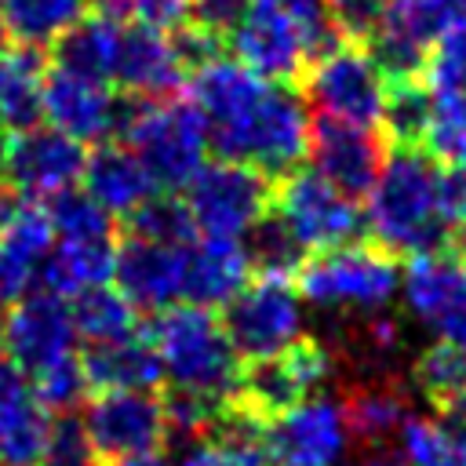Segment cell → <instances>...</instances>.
Listing matches in <instances>:
<instances>
[{
  "instance_id": "obj_34",
  "label": "cell",
  "mask_w": 466,
  "mask_h": 466,
  "mask_svg": "<svg viewBox=\"0 0 466 466\" xmlns=\"http://www.w3.org/2000/svg\"><path fill=\"white\" fill-rule=\"evenodd\" d=\"M411 386L419 397H426L437 411L451 408L466 397V350L437 339L411 360Z\"/></svg>"
},
{
  "instance_id": "obj_47",
  "label": "cell",
  "mask_w": 466,
  "mask_h": 466,
  "mask_svg": "<svg viewBox=\"0 0 466 466\" xmlns=\"http://www.w3.org/2000/svg\"><path fill=\"white\" fill-rule=\"evenodd\" d=\"M437 197H441V211L448 226L451 229L462 226L466 222V164H441Z\"/></svg>"
},
{
  "instance_id": "obj_10",
  "label": "cell",
  "mask_w": 466,
  "mask_h": 466,
  "mask_svg": "<svg viewBox=\"0 0 466 466\" xmlns=\"http://www.w3.org/2000/svg\"><path fill=\"white\" fill-rule=\"evenodd\" d=\"M273 215L309 255L353 244L364 229V211L357 208V200L324 182L313 167L291 171L273 186Z\"/></svg>"
},
{
  "instance_id": "obj_11",
  "label": "cell",
  "mask_w": 466,
  "mask_h": 466,
  "mask_svg": "<svg viewBox=\"0 0 466 466\" xmlns=\"http://www.w3.org/2000/svg\"><path fill=\"white\" fill-rule=\"evenodd\" d=\"M80 422L98 462H127L167 444V404L153 390L95 393Z\"/></svg>"
},
{
  "instance_id": "obj_12",
  "label": "cell",
  "mask_w": 466,
  "mask_h": 466,
  "mask_svg": "<svg viewBox=\"0 0 466 466\" xmlns=\"http://www.w3.org/2000/svg\"><path fill=\"white\" fill-rule=\"evenodd\" d=\"M258 441L269 455V466H339L353 437L342 397L313 393L302 404L262 422Z\"/></svg>"
},
{
  "instance_id": "obj_14",
  "label": "cell",
  "mask_w": 466,
  "mask_h": 466,
  "mask_svg": "<svg viewBox=\"0 0 466 466\" xmlns=\"http://www.w3.org/2000/svg\"><path fill=\"white\" fill-rule=\"evenodd\" d=\"M4 350L7 360L25 371V379L66 357H76V328L69 302L44 288L18 299L15 309L4 317Z\"/></svg>"
},
{
  "instance_id": "obj_33",
  "label": "cell",
  "mask_w": 466,
  "mask_h": 466,
  "mask_svg": "<svg viewBox=\"0 0 466 466\" xmlns=\"http://www.w3.org/2000/svg\"><path fill=\"white\" fill-rule=\"evenodd\" d=\"M397 455L404 466H466V433L411 411L397 433Z\"/></svg>"
},
{
  "instance_id": "obj_15",
  "label": "cell",
  "mask_w": 466,
  "mask_h": 466,
  "mask_svg": "<svg viewBox=\"0 0 466 466\" xmlns=\"http://www.w3.org/2000/svg\"><path fill=\"white\" fill-rule=\"evenodd\" d=\"M408 313L437 339L466 350V262L444 251L419 255L400 273Z\"/></svg>"
},
{
  "instance_id": "obj_38",
  "label": "cell",
  "mask_w": 466,
  "mask_h": 466,
  "mask_svg": "<svg viewBox=\"0 0 466 466\" xmlns=\"http://www.w3.org/2000/svg\"><path fill=\"white\" fill-rule=\"evenodd\" d=\"M422 149L437 164H466V91L433 95V116Z\"/></svg>"
},
{
  "instance_id": "obj_44",
  "label": "cell",
  "mask_w": 466,
  "mask_h": 466,
  "mask_svg": "<svg viewBox=\"0 0 466 466\" xmlns=\"http://www.w3.org/2000/svg\"><path fill=\"white\" fill-rule=\"evenodd\" d=\"M255 0H189V18L197 29L211 36H233V29L244 22Z\"/></svg>"
},
{
  "instance_id": "obj_32",
  "label": "cell",
  "mask_w": 466,
  "mask_h": 466,
  "mask_svg": "<svg viewBox=\"0 0 466 466\" xmlns=\"http://www.w3.org/2000/svg\"><path fill=\"white\" fill-rule=\"evenodd\" d=\"M430 116H433V91L426 87L422 76L386 80L379 127L390 146H422Z\"/></svg>"
},
{
  "instance_id": "obj_31",
  "label": "cell",
  "mask_w": 466,
  "mask_h": 466,
  "mask_svg": "<svg viewBox=\"0 0 466 466\" xmlns=\"http://www.w3.org/2000/svg\"><path fill=\"white\" fill-rule=\"evenodd\" d=\"M69 313H73V328L76 339H84L87 346H102V342H116L124 335L138 331V309L109 284L102 288H87L80 295L69 299Z\"/></svg>"
},
{
  "instance_id": "obj_28",
  "label": "cell",
  "mask_w": 466,
  "mask_h": 466,
  "mask_svg": "<svg viewBox=\"0 0 466 466\" xmlns=\"http://www.w3.org/2000/svg\"><path fill=\"white\" fill-rule=\"evenodd\" d=\"M116 18L102 15H84L73 29H66L51 47H55V69H66L73 76H87L98 84H109L113 76V58H116V40H120Z\"/></svg>"
},
{
  "instance_id": "obj_13",
  "label": "cell",
  "mask_w": 466,
  "mask_h": 466,
  "mask_svg": "<svg viewBox=\"0 0 466 466\" xmlns=\"http://www.w3.org/2000/svg\"><path fill=\"white\" fill-rule=\"evenodd\" d=\"M84 142L51 124H33L25 131H11L0 175L25 200H51L84 178Z\"/></svg>"
},
{
  "instance_id": "obj_41",
  "label": "cell",
  "mask_w": 466,
  "mask_h": 466,
  "mask_svg": "<svg viewBox=\"0 0 466 466\" xmlns=\"http://www.w3.org/2000/svg\"><path fill=\"white\" fill-rule=\"evenodd\" d=\"M29 386H33L36 400H40L47 411H58V415L73 411V408L87 397V390H91L80 357H66V360H58V364H51V368L29 375Z\"/></svg>"
},
{
  "instance_id": "obj_39",
  "label": "cell",
  "mask_w": 466,
  "mask_h": 466,
  "mask_svg": "<svg viewBox=\"0 0 466 466\" xmlns=\"http://www.w3.org/2000/svg\"><path fill=\"white\" fill-rule=\"evenodd\" d=\"M178 466H269L258 433H215L182 451Z\"/></svg>"
},
{
  "instance_id": "obj_5",
  "label": "cell",
  "mask_w": 466,
  "mask_h": 466,
  "mask_svg": "<svg viewBox=\"0 0 466 466\" xmlns=\"http://www.w3.org/2000/svg\"><path fill=\"white\" fill-rule=\"evenodd\" d=\"M124 146L142 160L157 189H186L189 178L208 164V131L193 102L142 98L127 106L120 124Z\"/></svg>"
},
{
  "instance_id": "obj_43",
  "label": "cell",
  "mask_w": 466,
  "mask_h": 466,
  "mask_svg": "<svg viewBox=\"0 0 466 466\" xmlns=\"http://www.w3.org/2000/svg\"><path fill=\"white\" fill-rule=\"evenodd\" d=\"M36 466H98V455L87 441L84 422L73 419L69 411L58 415L51 422V433H47V444H44Z\"/></svg>"
},
{
  "instance_id": "obj_7",
  "label": "cell",
  "mask_w": 466,
  "mask_h": 466,
  "mask_svg": "<svg viewBox=\"0 0 466 466\" xmlns=\"http://www.w3.org/2000/svg\"><path fill=\"white\" fill-rule=\"evenodd\" d=\"M306 98L320 116H335L360 127H379L386 73L364 44L335 40L320 55L309 58L306 69Z\"/></svg>"
},
{
  "instance_id": "obj_24",
  "label": "cell",
  "mask_w": 466,
  "mask_h": 466,
  "mask_svg": "<svg viewBox=\"0 0 466 466\" xmlns=\"http://www.w3.org/2000/svg\"><path fill=\"white\" fill-rule=\"evenodd\" d=\"M87 386L95 393L106 390H157L164 382V368L160 357L149 342V335H124L116 342H102V346H87V353L80 357Z\"/></svg>"
},
{
  "instance_id": "obj_40",
  "label": "cell",
  "mask_w": 466,
  "mask_h": 466,
  "mask_svg": "<svg viewBox=\"0 0 466 466\" xmlns=\"http://www.w3.org/2000/svg\"><path fill=\"white\" fill-rule=\"evenodd\" d=\"M422 80L433 95H459L466 91V25H451L437 36L426 55Z\"/></svg>"
},
{
  "instance_id": "obj_20",
  "label": "cell",
  "mask_w": 466,
  "mask_h": 466,
  "mask_svg": "<svg viewBox=\"0 0 466 466\" xmlns=\"http://www.w3.org/2000/svg\"><path fill=\"white\" fill-rule=\"evenodd\" d=\"M186 69L178 62L175 40L142 22H124L113 58V84L135 98H167L182 84Z\"/></svg>"
},
{
  "instance_id": "obj_46",
  "label": "cell",
  "mask_w": 466,
  "mask_h": 466,
  "mask_svg": "<svg viewBox=\"0 0 466 466\" xmlns=\"http://www.w3.org/2000/svg\"><path fill=\"white\" fill-rule=\"evenodd\" d=\"M127 18L149 29H182L189 18V0H127Z\"/></svg>"
},
{
  "instance_id": "obj_25",
  "label": "cell",
  "mask_w": 466,
  "mask_h": 466,
  "mask_svg": "<svg viewBox=\"0 0 466 466\" xmlns=\"http://www.w3.org/2000/svg\"><path fill=\"white\" fill-rule=\"evenodd\" d=\"M346 422H350V437L360 441L364 448H382L390 441H397L404 419L411 415L408 393L393 375H368L360 379L346 397Z\"/></svg>"
},
{
  "instance_id": "obj_50",
  "label": "cell",
  "mask_w": 466,
  "mask_h": 466,
  "mask_svg": "<svg viewBox=\"0 0 466 466\" xmlns=\"http://www.w3.org/2000/svg\"><path fill=\"white\" fill-rule=\"evenodd\" d=\"M116 466H178V462H171L167 455L153 451V455H138V459H127V462H116Z\"/></svg>"
},
{
  "instance_id": "obj_52",
  "label": "cell",
  "mask_w": 466,
  "mask_h": 466,
  "mask_svg": "<svg viewBox=\"0 0 466 466\" xmlns=\"http://www.w3.org/2000/svg\"><path fill=\"white\" fill-rule=\"evenodd\" d=\"M7 142H11V127L0 120V164H4V153H7Z\"/></svg>"
},
{
  "instance_id": "obj_26",
  "label": "cell",
  "mask_w": 466,
  "mask_h": 466,
  "mask_svg": "<svg viewBox=\"0 0 466 466\" xmlns=\"http://www.w3.org/2000/svg\"><path fill=\"white\" fill-rule=\"evenodd\" d=\"M113 237H98V240H55L44 273H40V288L55 291L62 299H73L87 288H102L113 280Z\"/></svg>"
},
{
  "instance_id": "obj_45",
  "label": "cell",
  "mask_w": 466,
  "mask_h": 466,
  "mask_svg": "<svg viewBox=\"0 0 466 466\" xmlns=\"http://www.w3.org/2000/svg\"><path fill=\"white\" fill-rule=\"evenodd\" d=\"M277 4L299 22V29H302V36H306V47H309V58L320 55L328 44L339 40V36L331 33V25H328V15H324V4H320V0H277Z\"/></svg>"
},
{
  "instance_id": "obj_37",
  "label": "cell",
  "mask_w": 466,
  "mask_h": 466,
  "mask_svg": "<svg viewBox=\"0 0 466 466\" xmlns=\"http://www.w3.org/2000/svg\"><path fill=\"white\" fill-rule=\"evenodd\" d=\"M47 218L55 229V240H98V237H113V215L91 200L84 189H66L58 197H51Z\"/></svg>"
},
{
  "instance_id": "obj_27",
  "label": "cell",
  "mask_w": 466,
  "mask_h": 466,
  "mask_svg": "<svg viewBox=\"0 0 466 466\" xmlns=\"http://www.w3.org/2000/svg\"><path fill=\"white\" fill-rule=\"evenodd\" d=\"M47 62L36 47H11L0 55V120L11 131H25L44 120Z\"/></svg>"
},
{
  "instance_id": "obj_35",
  "label": "cell",
  "mask_w": 466,
  "mask_h": 466,
  "mask_svg": "<svg viewBox=\"0 0 466 466\" xmlns=\"http://www.w3.org/2000/svg\"><path fill=\"white\" fill-rule=\"evenodd\" d=\"M240 244H244V255H248L251 269H255V273H273V277H295L299 266H302L306 255H309V251L295 240V233L273 215V208H269L266 218H258V222L240 237Z\"/></svg>"
},
{
  "instance_id": "obj_49",
  "label": "cell",
  "mask_w": 466,
  "mask_h": 466,
  "mask_svg": "<svg viewBox=\"0 0 466 466\" xmlns=\"http://www.w3.org/2000/svg\"><path fill=\"white\" fill-rule=\"evenodd\" d=\"M22 386H29V379H25V371H22L18 364H11L7 357H0V400H4L7 393H15V390H22Z\"/></svg>"
},
{
  "instance_id": "obj_54",
  "label": "cell",
  "mask_w": 466,
  "mask_h": 466,
  "mask_svg": "<svg viewBox=\"0 0 466 466\" xmlns=\"http://www.w3.org/2000/svg\"><path fill=\"white\" fill-rule=\"evenodd\" d=\"M459 25H466V0H459Z\"/></svg>"
},
{
  "instance_id": "obj_9",
  "label": "cell",
  "mask_w": 466,
  "mask_h": 466,
  "mask_svg": "<svg viewBox=\"0 0 466 466\" xmlns=\"http://www.w3.org/2000/svg\"><path fill=\"white\" fill-rule=\"evenodd\" d=\"M331 371H335V353L317 339H302L299 346L277 357L240 364L233 404L248 411L255 422H269L280 411L313 397Z\"/></svg>"
},
{
  "instance_id": "obj_36",
  "label": "cell",
  "mask_w": 466,
  "mask_h": 466,
  "mask_svg": "<svg viewBox=\"0 0 466 466\" xmlns=\"http://www.w3.org/2000/svg\"><path fill=\"white\" fill-rule=\"evenodd\" d=\"M124 222H127V233L142 237V240H157V244H189V240H197V226H193V215H189L186 200L167 193V189L142 200L131 215H124Z\"/></svg>"
},
{
  "instance_id": "obj_42",
  "label": "cell",
  "mask_w": 466,
  "mask_h": 466,
  "mask_svg": "<svg viewBox=\"0 0 466 466\" xmlns=\"http://www.w3.org/2000/svg\"><path fill=\"white\" fill-rule=\"evenodd\" d=\"M320 4H324L331 33L339 40L368 44L379 33V25H382V18H386L393 0H320Z\"/></svg>"
},
{
  "instance_id": "obj_56",
  "label": "cell",
  "mask_w": 466,
  "mask_h": 466,
  "mask_svg": "<svg viewBox=\"0 0 466 466\" xmlns=\"http://www.w3.org/2000/svg\"><path fill=\"white\" fill-rule=\"evenodd\" d=\"M0 55H4V29H0Z\"/></svg>"
},
{
  "instance_id": "obj_3",
  "label": "cell",
  "mask_w": 466,
  "mask_h": 466,
  "mask_svg": "<svg viewBox=\"0 0 466 466\" xmlns=\"http://www.w3.org/2000/svg\"><path fill=\"white\" fill-rule=\"evenodd\" d=\"M149 342L160 357L164 382L171 393H189L204 400H233L240 379V357L211 309L200 306H171L157 313L149 328Z\"/></svg>"
},
{
  "instance_id": "obj_6",
  "label": "cell",
  "mask_w": 466,
  "mask_h": 466,
  "mask_svg": "<svg viewBox=\"0 0 466 466\" xmlns=\"http://www.w3.org/2000/svg\"><path fill=\"white\" fill-rule=\"evenodd\" d=\"M222 328L240 360L277 357L306 339V309L291 277L255 273L222 306Z\"/></svg>"
},
{
  "instance_id": "obj_51",
  "label": "cell",
  "mask_w": 466,
  "mask_h": 466,
  "mask_svg": "<svg viewBox=\"0 0 466 466\" xmlns=\"http://www.w3.org/2000/svg\"><path fill=\"white\" fill-rule=\"evenodd\" d=\"M15 208H18V200L11 197V189H7V186H0V229L7 226V218L15 215Z\"/></svg>"
},
{
  "instance_id": "obj_55",
  "label": "cell",
  "mask_w": 466,
  "mask_h": 466,
  "mask_svg": "<svg viewBox=\"0 0 466 466\" xmlns=\"http://www.w3.org/2000/svg\"><path fill=\"white\" fill-rule=\"evenodd\" d=\"M0 350H4V313H0Z\"/></svg>"
},
{
  "instance_id": "obj_2",
  "label": "cell",
  "mask_w": 466,
  "mask_h": 466,
  "mask_svg": "<svg viewBox=\"0 0 466 466\" xmlns=\"http://www.w3.org/2000/svg\"><path fill=\"white\" fill-rule=\"evenodd\" d=\"M441 164L422 146H390L375 186L368 189L364 226L390 255H433L444 248L451 226L437 197Z\"/></svg>"
},
{
  "instance_id": "obj_8",
  "label": "cell",
  "mask_w": 466,
  "mask_h": 466,
  "mask_svg": "<svg viewBox=\"0 0 466 466\" xmlns=\"http://www.w3.org/2000/svg\"><path fill=\"white\" fill-rule=\"evenodd\" d=\"M186 208L204 237L240 240L273 208V182L237 160H208L186 186Z\"/></svg>"
},
{
  "instance_id": "obj_4",
  "label": "cell",
  "mask_w": 466,
  "mask_h": 466,
  "mask_svg": "<svg viewBox=\"0 0 466 466\" xmlns=\"http://www.w3.org/2000/svg\"><path fill=\"white\" fill-rule=\"evenodd\" d=\"M302 302L335 317H371L382 313L400 295L397 255L371 244H342L306 255L295 273Z\"/></svg>"
},
{
  "instance_id": "obj_29",
  "label": "cell",
  "mask_w": 466,
  "mask_h": 466,
  "mask_svg": "<svg viewBox=\"0 0 466 466\" xmlns=\"http://www.w3.org/2000/svg\"><path fill=\"white\" fill-rule=\"evenodd\" d=\"M51 411L36 400L33 386H22L0 400V462L36 466L51 433Z\"/></svg>"
},
{
  "instance_id": "obj_48",
  "label": "cell",
  "mask_w": 466,
  "mask_h": 466,
  "mask_svg": "<svg viewBox=\"0 0 466 466\" xmlns=\"http://www.w3.org/2000/svg\"><path fill=\"white\" fill-rule=\"evenodd\" d=\"M339 466H404V462H400V455L390 444H382V448H364L360 455L342 459Z\"/></svg>"
},
{
  "instance_id": "obj_53",
  "label": "cell",
  "mask_w": 466,
  "mask_h": 466,
  "mask_svg": "<svg viewBox=\"0 0 466 466\" xmlns=\"http://www.w3.org/2000/svg\"><path fill=\"white\" fill-rule=\"evenodd\" d=\"M455 248H459V258L466 262V222L459 226V240H455Z\"/></svg>"
},
{
  "instance_id": "obj_30",
  "label": "cell",
  "mask_w": 466,
  "mask_h": 466,
  "mask_svg": "<svg viewBox=\"0 0 466 466\" xmlns=\"http://www.w3.org/2000/svg\"><path fill=\"white\" fill-rule=\"evenodd\" d=\"M87 15V0H0V29L18 47H51Z\"/></svg>"
},
{
  "instance_id": "obj_22",
  "label": "cell",
  "mask_w": 466,
  "mask_h": 466,
  "mask_svg": "<svg viewBox=\"0 0 466 466\" xmlns=\"http://www.w3.org/2000/svg\"><path fill=\"white\" fill-rule=\"evenodd\" d=\"M248 255L240 240L226 237H204L189 240L182 251V302L215 309L226 306L248 280Z\"/></svg>"
},
{
  "instance_id": "obj_57",
  "label": "cell",
  "mask_w": 466,
  "mask_h": 466,
  "mask_svg": "<svg viewBox=\"0 0 466 466\" xmlns=\"http://www.w3.org/2000/svg\"><path fill=\"white\" fill-rule=\"evenodd\" d=\"M0 466H7V462H0Z\"/></svg>"
},
{
  "instance_id": "obj_17",
  "label": "cell",
  "mask_w": 466,
  "mask_h": 466,
  "mask_svg": "<svg viewBox=\"0 0 466 466\" xmlns=\"http://www.w3.org/2000/svg\"><path fill=\"white\" fill-rule=\"evenodd\" d=\"M229 40L237 51V62H244L248 69L277 84L295 80L309 58L299 22L277 0H255Z\"/></svg>"
},
{
  "instance_id": "obj_21",
  "label": "cell",
  "mask_w": 466,
  "mask_h": 466,
  "mask_svg": "<svg viewBox=\"0 0 466 466\" xmlns=\"http://www.w3.org/2000/svg\"><path fill=\"white\" fill-rule=\"evenodd\" d=\"M55 248V229L47 208L40 200H25L15 208L7 226L0 229V302H18L40 288L44 262Z\"/></svg>"
},
{
  "instance_id": "obj_18",
  "label": "cell",
  "mask_w": 466,
  "mask_h": 466,
  "mask_svg": "<svg viewBox=\"0 0 466 466\" xmlns=\"http://www.w3.org/2000/svg\"><path fill=\"white\" fill-rule=\"evenodd\" d=\"M127 106L98 80L47 69L44 80V120L76 142H106L120 131Z\"/></svg>"
},
{
  "instance_id": "obj_19",
  "label": "cell",
  "mask_w": 466,
  "mask_h": 466,
  "mask_svg": "<svg viewBox=\"0 0 466 466\" xmlns=\"http://www.w3.org/2000/svg\"><path fill=\"white\" fill-rule=\"evenodd\" d=\"M182 251L186 244H157L124 233L113 258L116 291L135 309H149V313L182 306Z\"/></svg>"
},
{
  "instance_id": "obj_23",
  "label": "cell",
  "mask_w": 466,
  "mask_h": 466,
  "mask_svg": "<svg viewBox=\"0 0 466 466\" xmlns=\"http://www.w3.org/2000/svg\"><path fill=\"white\" fill-rule=\"evenodd\" d=\"M84 193L98 200L109 215H131L142 200L157 193L149 171L124 142H98L84 164Z\"/></svg>"
},
{
  "instance_id": "obj_16",
  "label": "cell",
  "mask_w": 466,
  "mask_h": 466,
  "mask_svg": "<svg viewBox=\"0 0 466 466\" xmlns=\"http://www.w3.org/2000/svg\"><path fill=\"white\" fill-rule=\"evenodd\" d=\"M306 157L313 160V171L342 189L346 197H368V189L379 178L382 167V138L375 127L346 124L335 116H317L309 124V149Z\"/></svg>"
},
{
  "instance_id": "obj_1",
  "label": "cell",
  "mask_w": 466,
  "mask_h": 466,
  "mask_svg": "<svg viewBox=\"0 0 466 466\" xmlns=\"http://www.w3.org/2000/svg\"><path fill=\"white\" fill-rule=\"evenodd\" d=\"M189 102L204 120L208 146L266 178L291 175L309 149V113L299 95L237 58L215 55L197 66L189 73Z\"/></svg>"
}]
</instances>
